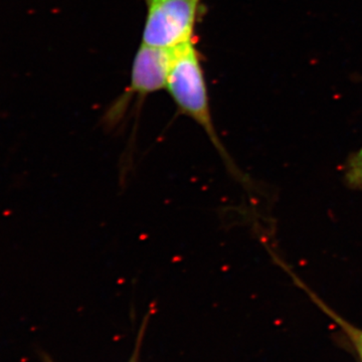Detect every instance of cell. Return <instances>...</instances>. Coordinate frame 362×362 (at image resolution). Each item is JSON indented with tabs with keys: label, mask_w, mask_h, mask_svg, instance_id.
<instances>
[{
	"label": "cell",
	"mask_w": 362,
	"mask_h": 362,
	"mask_svg": "<svg viewBox=\"0 0 362 362\" xmlns=\"http://www.w3.org/2000/svg\"><path fill=\"white\" fill-rule=\"evenodd\" d=\"M165 90L175 102L178 113L194 120L204 131L233 177L242 183L247 182V178L235 165L214 127L202 54L194 40L175 47Z\"/></svg>",
	"instance_id": "obj_1"
},
{
	"label": "cell",
	"mask_w": 362,
	"mask_h": 362,
	"mask_svg": "<svg viewBox=\"0 0 362 362\" xmlns=\"http://www.w3.org/2000/svg\"><path fill=\"white\" fill-rule=\"evenodd\" d=\"M175 49H160L143 44L140 45L133 59L129 87L111 107L107 114L108 122H118V119L125 113L127 105L133 97L144 99L153 93L165 89Z\"/></svg>",
	"instance_id": "obj_3"
},
{
	"label": "cell",
	"mask_w": 362,
	"mask_h": 362,
	"mask_svg": "<svg viewBox=\"0 0 362 362\" xmlns=\"http://www.w3.org/2000/svg\"><path fill=\"white\" fill-rule=\"evenodd\" d=\"M42 361H44V362H54V361H52L51 357H49V356H47V354H44V356H42Z\"/></svg>",
	"instance_id": "obj_7"
},
{
	"label": "cell",
	"mask_w": 362,
	"mask_h": 362,
	"mask_svg": "<svg viewBox=\"0 0 362 362\" xmlns=\"http://www.w3.org/2000/svg\"><path fill=\"white\" fill-rule=\"evenodd\" d=\"M343 177L347 187L362 190V146L347 159Z\"/></svg>",
	"instance_id": "obj_5"
},
{
	"label": "cell",
	"mask_w": 362,
	"mask_h": 362,
	"mask_svg": "<svg viewBox=\"0 0 362 362\" xmlns=\"http://www.w3.org/2000/svg\"><path fill=\"white\" fill-rule=\"evenodd\" d=\"M146 323H143V327L140 329L139 337H138L137 344H136L134 352L131 356L130 361L128 362H139L140 349H141V342L143 338V333H144V326Z\"/></svg>",
	"instance_id": "obj_6"
},
{
	"label": "cell",
	"mask_w": 362,
	"mask_h": 362,
	"mask_svg": "<svg viewBox=\"0 0 362 362\" xmlns=\"http://www.w3.org/2000/svg\"><path fill=\"white\" fill-rule=\"evenodd\" d=\"M146 6L142 44L173 49L194 40L202 0H144Z\"/></svg>",
	"instance_id": "obj_2"
},
{
	"label": "cell",
	"mask_w": 362,
	"mask_h": 362,
	"mask_svg": "<svg viewBox=\"0 0 362 362\" xmlns=\"http://www.w3.org/2000/svg\"><path fill=\"white\" fill-rule=\"evenodd\" d=\"M271 256L273 257L274 261L278 264L281 268L283 269L292 278V280L294 281L295 284L300 288V289L303 290L308 297L310 298L312 302L320 309L323 313H325L326 316L329 317L330 319H332L334 321V323L337 325L339 326L341 328L342 332L344 333L345 337H347L350 344L354 347V350H356L357 356L359 357V361L362 362V329L361 328L357 327V326L354 325L349 322V321L345 320L344 318L341 315L333 310L332 308L329 306V305L326 304L325 302L321 299L318 295L316 294L315 292L312 291L310 288L308 287L303 281L301 280L297 275H295L294 272L289 268V266L287 264H285L284 262L282 261L275 252L271 251Z\"/></svg>",
	"instance_id": "obj_4"
}]
</instances>
